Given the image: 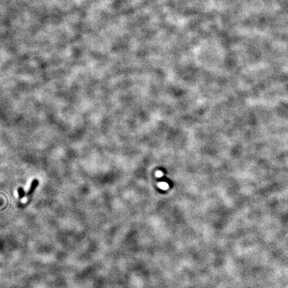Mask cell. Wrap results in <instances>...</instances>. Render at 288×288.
<instances>
[{
	"instance_id": "obj_1",
	"label": "cell",
	"mask_w": 288,
	"mask_h": 288,
	"mask_svg": "<svg viewBox=\"0 0 288 288\" xmlns=\"http://www.w3.org/2000/svg\"><path fill=\"white\" fill-rule=\"evenodd\" d=\"M38 185H39V180H37V179H35V180L32 181V182L31 183V185H30V188H29V191L26 194L27 197L30 196L31 195L33 194V193L35 191V189L37 188V187L38 186Z\"/></svg>"
},
{
	"instance_id": "obj_2",
	"label": "cell",
	"mask_w": 288,
	"mask_h": 288,
	"mask_svg": "<svg viewBox=\"0 0 288 288\" xmlns=\"http://www.w3.org/2000/svg\"><path fill=\"white\" fill-rule=\"evenodd\" d=\"M17 193H18L19 198H20V199H23L25 196V191H24V189L22 188H19L17 189Z\"/></svg>"
}]
</instances>
